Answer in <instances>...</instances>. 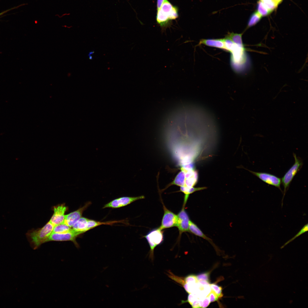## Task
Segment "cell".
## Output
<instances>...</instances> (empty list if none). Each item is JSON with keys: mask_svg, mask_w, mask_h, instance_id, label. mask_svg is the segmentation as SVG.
Masks as SVG:
<instances>
[{"mask_svg": "<svg viewBox=\"0 0 308 308\" xmlns=\"http://www.w3.org/2000/svg\"><path fill=\"white\" fill-rule=\"evenodd\" d=\"M210 286L211 289L215 293L219 298L222 296V288L221 287L215 284H210Z\"/></svg>", "mask_w": 308, "mask_h": 308, "instance_id": "cell-23", "label": "cell"}, {"mask_svg": "<svg viewBox=\"0 0 308 308\" xmlns=\"http://www.w3.org/2000/svg\"><path fill=\"white\" fill-rule=\"evenodd\" d=\"M210 303L209 298L207 295L203 300L201 308L206 307L209 305Z\"/></svg>", "mask_w": 308, "mask_h": 308, "instance_id": "cell-27", "label": "cell"}, {"mask_svg": "<svg viewBox=\"0 0 308 308\" xmlns=\"http://www.w3.org/2000/svg\"><path fill=\"white\" fill-rule=\"evenodd\" d=\"M53 208L54 213L49 222L54 226L63 223L64 213L68 210V207L63 203L54 206Z\"/></svg>", "mask_w": 308, "mask_h": 308, "instance_id": "cell-12", "label": "cell"}, {"mask_svg": "<svg viewBox=\"0 0 308 308\" xmlns=\"http://www.w3.org/2000/svg\"><path fill=\"white\" fill-rule=\"evenodd\" d=\"M208 295L209 298L210 302L216 301L219 298L215 293L211 289Z\"/></svg>", "mask_w": 308, "mask_h": 308, "instance_id": "cell-25", "label": "cell"}, {"mask_svg": "<svg viewBox=\"0 0 308 308\" xmlns=\"http://www.w3.org/2000/svg\"><path fill=\"white\" fill-rule=\"evenodd\" d=\"M143 195L135 197L123 196L111 201L105 204L103 208H118L127 205L136 200L145 198Z\"/></svg>", "mask_w": 308, "mask_h": 308, "instance_id": "cell-6", "label": "cell"}, {"mask_svg": "<svg viewBox=\"0 0 308 308\" xmlns=\"http://www.w3.org/2000/svg\"><path fill=\"white\" fill-rule=\"evenodd\" d=\"M189 232L196 236L205 239L209 242H212V240L204 234L198 226L191 220L189 223Z\"/></svg>", "mask_w": 308, "mask_h": 308, "instance_id": "cell-15", "label": "cell"}, {"mask_svg": "<svg viewBox=\"0 0 308 308\" xmlns=\"http://www.w3.org/2000/svg\"><path fill=\"white\" fill-rule=\"evenodd\" d=\"M206 188L205 187H188L185 186L180 187L179 191L182 192L184 194L183 204H186L190 194L195 192L203 190Z\"/></svg>", "mask_w": 308, "mask_h": 308, "instance_id": "cell-14", "label": "cell"}, {"mask_svg": "<svg viewBox=\"0 0 308 308\" xmlns=\"http://www.w3.org/2000/svg\"><path fill=\"white\" fill-rule=\"evenodd\" d=\"M165 0H157V9L158 10L161 7L162 4Z\"/></svg>", "mask_w": 308, "mask_h": 308, "instance_id": "cell-28", "label": "cell"}, {"mask_svg": "<svg viewBox=\"0 0 308 308\" xmlns=\"http://www.w3.org/2000/svg\"><path fill=\"white\" fill-rule=\"evenodd\" d=\"M257 8V12L262 16H266L271 12L266 7L261 1L258 2Z\"/></svg>", "mask_w": 308, "mask_h": 308, "instance_id": "cell-20", "label": "cell"}, {"mask_svg": "<svg viewBox=\"0 0 308 308\" xmlns=\"http://www.w3.org/2000/svg\"><path fill=\"white\" fill-rule=\"evenodd\" d=\"M198 281L196 275L194 274H190L183 278V281L182 285H183L184 283H198Z\"/></svg>", "mask_w": 308, "mask_h": 308, "instance_id": "cell-21", "label": "cell"}, {"mask_svg": "<svg viewBox=\"0 0 308 308\" xmlns=\"http://www.w3.org/2000/svg\"><path fill=\"white\" fill-rule=\"evenodd\" d=\"M242 34L235 33L233 32L228 33L226 37L231 40L235 44L240 45L244 46L242 43Z\"/></svg>", "mask_w": 308, "mask_h": 308, "instance_id": "cell-18", "label": "cell"}, {"mask_svg": "<svg viewBox=\"0 0 308 308\" xmlns=\"http://www.w3.org/2000/svg\"><path fill=\"white\" fill-rule=\"evenodd\" d=\"M163 204L164 214L161 224L159 228L162 230L176 226L178 220L177 215L168 209Z\"/></svg>", "mask_w": 308, "mask_h": 308, "instance_id": "cell-7", "label": "cell"}, {"mask_svg": "<svg viewBox=\"0 0 308 308\" xmlns=\"http://www.w3.org/2000/svg\"><path fill=\"white\" fill-rule=\"evenodd\" d=\"M91 202L88 201L82 207L77 210L65 215L63 223L70 227L72 226L82 217L84 211L91 204Z\"/></svg>", "mask_w": 308, "mask_h": 308, "instance_id": "cell-11", "label": "cell"}, {"mask_svg": "<svg viewBox=\"0 0 308 308\" xmlns=\"http://www.w3.org/2000/svg\"><path fill=\"white\" fill-rule=\"evenodd\" d=\"M71 227L62 223L54 226L52 233L64 234L70 232Z\"/></svg>", "mask_w": 308, "mask_h": 308, "instance_id": "cell-17", "label": "cell"}, {"mask_svg": "<svg viewBox=\"0 0 308 308\" xmlns=\"http://www.w3.org/2000/svg\"><path fill=\"white\" fill-rule=\"evenodd\" d=\"M266 183L275 187L281 191L280 186L281 179L273 174L266 173L256 172L245 169Z\"/></svg>", "mask_w": 308, "mask_h": 308, "instance_id": "cell-10", "label": "cell"}, {"mask_svg": "<svg viewBox=\"0 0 308 308\" xmlns=\"http://www.w3.org/2000/svg\"><path fill=\"white\" fill-rule=\"evenodd\" d=\"M308 230V224L305 225L302 228V229L299 231L292 238L287 241L286 243H285L281 247V248H283L286 245L288 244L291 242L293 240H294L296 238H297L300 235H301L302 234L307 231Z\"/></svg>", "mask_w": 308, "mask_h": 308, "instance_id": "cell-22", "label": "cell"}, {"mask_svg": "<svg viewBox=\"0 0 308 308\" xmlns=\"http://www.w3.org/2000/svg\"><path fill=\"white\" fill-rule=\"evenodd\" d=\"M203 300L198 299L194 301L191 304L192 308L201 307Z\"/></svg>", "mask_w": 308, "mask_h": 308, "instance_id": "cell-26", "label": "cell"}, {"mask_svg": "<svg viewBox=\"0 0 308 308\" xmlns=\"http://www.w3.org/2000/svg\"><path fill=\"white\" fill-rule=\"evenodd\" d=\"M196 276L198 281L204 280L209 282V273L208 272L201 273Z\"/></svg>", "mask_w": 308, "mask_h": 308, "instance_id": "cell-24", "label": "cell"}, {"mask_svg": "<svg viewBox=\"0 0 308 308\" xmlns=\"http://www.w3.org/2000/svg\"><path fill=\"white\" fill-rule=\"evenodd\" d=\"M260 0V1H261L262 0Z\"/></svg>", "mask_w": 308, "mask_h": 308, "instance_id": "cell-30", "label": "cell"}, {"mask_svg": "<svg viewBox=\"0 0 308 308\" xmlns=\"http://www.w3.org/2000/svg\"><path fill=\"white\" fill-rule=\"evenodd\" d=\"M165 133L170 145L186 147L211 139L218 135V131L210 112L201 106L190 105L172 113L167 122Z\"/></svg>", "mask_w": 308, "mask_h": 308, "instance_id": "cell-1", "label": "cell"}, {"mask_svg": "<svg viewBox=\"0 0 308 308\" xmlns=\"http://www.w3.org/2000/svg\"><path fill=\"white\" fill-rule=\"evenodd\" d=\"M179 16L178 9L168 0H165L160 8L157 10L156 20L162 30L171 25V21Z\"/></svg>", "mask_w": 308, "mask_h": 308, "instance_id": "cell-2", "label": "cell"}, {"mask_svg": "<svg viewBox=\"0 0 308 308\" xmlns=\"http://www.w3.org/2000/svg\"><path fill=\"white\" fill-rule=\"evenodd\" d=\"M144 237L147 240L150 247L149 256L153 259L154 250L158 245L161 244L164 240L163 231L159 228L150 231Z\"/></svg>", "mask_w": 308, "mask_h": 308, "instance_id": "cell-5", "label": "cell"}, {"mask_svg": "<svg viewBox=\"0 0 308 308\" xmlns=\"http://www.w3.org/2000/svg\"><path fill=\"white\" fill-rule=\"evenodd\" d=\"M88 218L84 217H81L72 226L74 230L81 233L82 234L86 232V228Z\"/></svg>", "mask_w": 308, "mask_h": 308, "instance_id": "cell-16", "label": "cell"}, {"mask_svg": "<svg viewBox=\"0 0 308 308\" xmlns=\"http://www.w3.org/2000/svg\"><path fill=\"white\" fill-rule=\"evenodd\" d=\"M293 155L295 159L294 163L281 179V183L284 187L283 200L286 190L295 176L301 168L303 164L302 161L300 158L297 157L294 153H293Z\"/></svg>", "mask_w": 308, "mask_h": 308, "instance_id": "cell-4", "label": "cell"}, {"mask_svg": "<svg viewBox=\"0 0 308 308\" xmlns=\"http://www.w3.org/2000/svg\"><path fill=\"white\" fill-rule=\"evenodd\" d=\"M277 6L278 4L282 0H271Z\"/></svg>", "mask_w": 308, "mask_h": 308, "instance_id": "cell-29", "label": "cell"}, {"mask_svg": "<svg viewBox=\"0 0 308 308\" xmlns=\"http://www.w3.org/2000/svg\"><path fill=\"white\" fill-rule=\"evenodd\" d=\"M82 234L77 232L72 228L69 232L64 234L51 233L48 239V242L50 241H72L75 246L78 248L79 246L76 241V239Z\"/></svg>", "mask_w": 308, "mask_h": 308, "instance_id": "cell-8", "label": "cell"}, {"mask_svg": "<svg viewBox=\"0 0 308 308\" xmlns=\"http://www.w3.org/2000/svg\"><path fill=\"white\" fill-rule=\"evenodd\" d=\"M201 44L225 50L223 39H202L199 43V44Z\"/></svg>", "mask_w": 308, "mask_h": 308, "instance_id": "cell-13", "label": "cell"}, {"mask_svg": "<svg viewBox=\"0 0 308 308\" xmlns=\"http://www.w3.org/2000/svg\"><path fill=\"white\" fill-rule=\"evenodd\" d=\"M185 204H183V207L178 214L177 222L176 227L179 232V238L185 232H189V225L190 220L189 215L185 208Z\"/></svg>", "mask_w": 308, "mask_h": 308, "instance_id": "cell-9", "label": "cell"}, {"mask_svg": "<svg viewBox=\"0 0 308 308\" xmlns=\"http://www.w3.org/2000/svg\"><path fill=\"white\" fill-rule=\"evenodd\" d=\"M54 226L49 221L41 228L33 229L27 232L26 237L33 249H37L42 244L48 242Z\"/></svg>", "mask_w": 308, "mask_h": 308, "instance_id": "cell-3", "label": "cell"}, {"mask_svg": "<svg viewBox=\"0 0 308 308\" xmlns=\"http://www.w3.org/2000/svg\"><path fill=\"white\" fill-rule=\"evenodd\" d=\"M262 17L258 12H255L253 13L249 19L247 27H249L255 25L260 21Z\"/></svg>", "mask_w": 308, "mask_h": 308, "instance_id": "cell-19", "label": "cell"}]
</instances>
